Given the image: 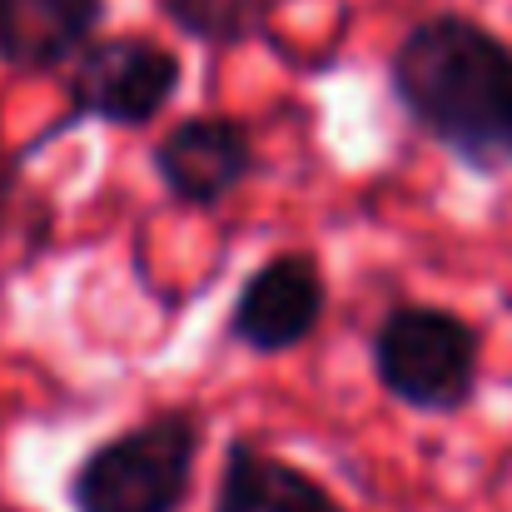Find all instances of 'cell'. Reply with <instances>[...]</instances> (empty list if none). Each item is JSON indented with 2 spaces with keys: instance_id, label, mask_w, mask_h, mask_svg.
<instances>
[{
  "instance_id": "1",
  "label": "cell",
  "mask_w": 512,
  "mask_h": 512,
  "mask_svg": "<svg viewBox=\"0 0 512 512\" xmlns=\"http://www.w3.org/2000/svg\"><path fill=\"white\" fill-rule=\"evenodd\" d=\"M388 90L458 165L512 174V45L483 20L458 10L413 20L388 55Z\"/></svg>"
},
{
  "instance_id": "2",
  "label": "cell",
  "mask_w": 512,
  "mask_h": 512,
  "mask_svg": "<svg viewBox=\"0 0 512 512\" xmlns=\"http://www.w3.org/2000/svg\"><path fill=\"white\" fill-rule=\"evenodd\" d=\"M199 448L204 418L194 408H155L70 468L65 503L75 512H179L194 493Z\"/></svg>"
},
{
  "instance_id": "3",
  "label": "cell",
  "mask_w": 512,
  "mask_h": 512,
  "mask_svg": "<svg viewBox=\"0 0 512 512\" xmlns=\"http://www.w3.org/2000/svg\"><path fill=\"white\" fill-rule=\"evenodd\" d=\"M368 358L393 403L428 418L463 413L483 373V329L443 304H393L368 339Z\"/></svg>"
},
{
  "instance_id": "4",
  "label": "cell",
  "mask_w": 512,
  "mask_h": 512,
  "mask_svg": "<svg viewBox=\"0 0 512 512\" xmlns=\"http://www.w3.org/2000/svg\"><path fill=\"white\" fill-rule=\"evenodd\" d=\"M179 80H184L179 50H165L150 35L95 40L75 60L70 115L60 125H50L45 140L60 135L65 125H75V120H100V125H115V130H145L170 110V100L179 95Z\"/></svg>"
},
{
  "instance_id": "5",
  "label": "cell",
  "mask_w": 512,
  "mask_h": 512,
  "mask_svg": "<svg viewBox=\"0 0 512 512\" xmlns=\"http://www.w3.org/2000/svg\"><path fill=\"white\" fill-rule=\"evenodd\" d=\"M329 309V284H324V269L314 254H274L264 259L234 294L229 304V339L259 358H274V353H289L319 329Z\"/></svg>"
},
{
  "instance_id": "6",
  "label": "cell",
  "mask_w": 512,
  "mask_h": 512,
  "mask_svg": "<svg viewBox=\"0 0 512 512\" xmlns=\"http://www.w3.org/2000/svg\"><path fill=\"white\" fill-rule=\"evenodd\" d=\"M150 165L174 204L214 209L254 174V140L229 115H184L155 140Z\"/></svg>"
},
{
  "instance_id": "7",
  "label": "cell",
  "mask_w": 512,
  "mask_h": 512,
  "mask_svg": "<svg viewBox=\"0 0 512 512\" xmlns=\"http://www.w3.org/2000/svg\"><path fill=\"white\" fill-rule=\"evenodd\" d=\"M209 512H348L299 463L264 453L254 438L234 433L224 448V473Z\"/></svg>"
},
{
  "instance_id": "8",
  "label": "cell",
  "mask_w": 512,
  "mask_h": 512,
  "mask_svg": "<svg viewBox=\"0 0 512 512\" xmlns=\"http://www.w3.org/2000/svg\"><path fill=\"white\" fill-rule=\"evenodd\" d=\"M105 20V0H0V65L55 70L80 60Z\"/></svg>"
},
{
  "instance_id": "9",
  "label": "cell",
  "mask_w": 512,
  "mask_h": 512,
  "mask_svg": "<svg viewBox=\"0 0 512 512\" xmlns=\"http://www.w3.org/2000/svg\"><path fill=\"white\" fill-rule=\"evenodd\" d=\"M184 40H199L209 50H234L244 40L264 35L269 0H150Z\"/></svg>"
}]
</instances>
